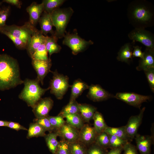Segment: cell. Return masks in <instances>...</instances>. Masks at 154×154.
Listing matches in <instances>:
<instances>
[{"label":"cell","mask_w":154,"mask_h":154,"mask_svg":"<svg viewBox=\"0 0 154 154\" xmlns=\"http://www.w3.org/2000/svg\"><path fill=\"white\" fill-rule=\"evenodd\" d=\"M64 0H44L42 1L44 11L51 14L55 10L59 8L64 2Z\"/></svg>","instance_id":"cell-29"},{"label":"cell","mask_w":154,"mask_h":154,"mask_svg":"<svg viewBox=\"0 0 154 154\" xmlns=\"http://www.w3.org/2000/svg\"><path fill=\"white\" fill-rule=\"evenodd\" d=\"M36 28L29 22L21 26L13 25H5L0 29L10 33L15 37L21 39L27 46L30 42L32 35Z\"/></svg>","instance_id":"cell-5"},{"label":"cell","mask_w":154,"mask_h":154,"mask_svg":"<svg viewBox=\"0 0 154 154\" xmlns=\"http://www.w3.org/2000/svg\"><path fill=\"white\" fill-rule=\"evenodd\" d=\"M93 119L94 121V127L97 134L104 131L108 126L101 114L96 111Z\"/></svg>","instance_id":"cell-26"},{"label":"cell","mask_w":154,"mask_h":154,"mask_svg":"<svg viewBox=\"0 0 154 154\" xmlns=\"http://www.w3.org/2000/svg\"><path fill=\"white\" fill-rule=\"evenodd\" d=\"M143 52V56L140 58L139 65L136 68L138 71H145L154 68V48H146Z\"/></svg>","instance_id":"cell-18"},{"label":"cell","mask_w":154,"mask_h":154,"mask_svg":"<svg viewBox=\"0 0 154 154\" xmlns=\"http://www.w3.org/2000/svg\"><path fill=\"white\" fill-rule=\"evenodd\" d=\"M10 11L9 7L0 10V28L5 25L6 22Z\"/></svg>","instance_id":"cell-42"},{"label":"cell","mask_w":154,"mask_h":154,"mask_svg":"<svg viewBox=\"0 0 154 154\" xmlns=\"http://www.w3.org/2000/svg\"><path fill=\"white\" fill-rule=\"evenodd\" d=\"M89 86L80 79L75 80L71 86V94L70 101L76 99L85 90L88 89Z\"/></svg>","instance_id":"cell-21"},{"label":"cell","mask_w":154,"mask_h":154,"mask_svg":"<svg viewBox=\"0 0 154 154\" xmlns=\"http://www.w3.org/2000/svg\"><path fill=\"white\" fill-rule=\"evenodd\" d=\"M58 136L56 133H50L45 136L47 146L49 150L54 154L55 153L59 142L57 140Z\"/></svg>","instance_id":"cell-31"},{"label":"cell","mask_w":154,"mask_h":154,"mask_svg":"<svg viewBox=\"0 0 154 154\" xmlns=\"http://www.w3.org/2000/svg\"><path fill=\"white\" fill-rule=\"evenodd\" d=\"M23 82L17 60L7 54H0V90L13 88Z\"/></svg>","instance_id":"cell-1"},{"label":"cell","mask_w":154,"mask_h":154,"mask_svg":"<svg viewBox=\"0 0 154 154\" xmlns=\"http://www.w3.org/2000/svg\"><path fill=\"white\" fill-rule=\"evenodd\" d=\"M80 114L83 120L88 122L93 119L96 109L94 107L86 104H79Z\"/></svg>","instance_id":"cell-22"},{"label":"cell","mask_w":154,"mask_h":154,"mask_svg":"<svg viewBox=\"0 0 154 154\" xmlns=\"http://www.w3.org/2000/svg\"><path fill=\"white\" fill-rule=\"evenodd\" d=\"M7 121L0 120V126H7Z\"/></svg>","instance_id":"cell-48"},{"label":"cell","mask_w":154,"mask_h":154,"mask_svg":"<svg viewBox=\"0 0 154 154\" xmlns=\"http://www.w3.org/2000/svg\"><path fill=\"white\" fill-rule=\"evenodd\" d=\"M42 33L44 36L48 33L52 35H54V32L52 30L53 26L50 14L43 11L38 21Z\"/></svg>","instance_id":"cell-20"},{"label":"cell","mask_w":154,"mask_h":154,"mask_svg":"<svg viewBox=\"0 0 154 154\" xmlns=\"http://www.w3.org/2000/svg\"><path fill=\"white\" fill-rule=\"evenodd\" d=\"M145 109V107H143L140 110L138 115L131 116L127 123L125 126L126 133L131 140L135 138L137 134L138 128L142 122Z\"/></svg>","instance_id":"cell-9"},{"label":"cell","mask_w":154,"mask_h":154,"mask_svg":"<svg viewBox=\"0 0 154 154\" xmlns=\"http://www.w3.org/2000/svg\"><path fill=\"white\" fill-rule=\"evenodd\" d=\"M130 43H127L123 46L118 53L117 59L128 64L132 60V49Z\"/></svg>","instance_id":"cell-24"},{"label":"cell","mask_w":154,"mask_h":154,"mask_svg":"<svg viewBox=\"0 0 154 154\" xmlns=\"http://www.w3.org/2000/svg\"><path fill=\"white\" fill-rule=\"evenodd\" d=\"M10 128L16 130H27V129L19 123L12 121H8L7 126Z\"/></svg>","instance_id":"cell-44"},{"label":"cell","mask_w":154,"mask_h":154,"mask_svg":"<svg viewBox=\"0 0 154 154\" xmlns=\"http://www.w3.org/2000/svg\"><path fill=\"white\" fill-rule=\"evenodd\" d=\"M0 32L7 36L19 49H27V44L20 39L15 37L8 32L1 29Z\"/></svg>","instance_id":"cell-34"},{"label":"cell","mask_w":154,"mask_h":154,"mask_svg":"<svg viewBox=\"0 0 154 154\" xmlns=\"http://www.w3.org/2000/svg\"><path fill=\"white\" fill-rule=\"evenodd\" d=\"M56 154H71L70 143L65 140L59 142Z\"/></svg>","instance_id":"cell-37"},{"label":"cell","mask_w":154,"mask_h":154,"mask_svg":"<svg viewBox=\"0 0 154 154\" xmlns=\"http://www.w3.org/2000/svg\"><path fill=\"white\" fill-rule=\"evenodd\" d=\"M36 123L40 125L46 131H52L54 128L51 125L47 117L37 118Z\"/></svg>","instance_id":"cell-39"},{"label":"cell","mask_w":154,"mask_h":154,"mask_svg":"<svg viewBox=\"0 0 154 154\" xmlns=\"http://www.w3.org/2000/svg\"><path fill=\"white\" fill-rule=\"evenodd\" d=\"M107 152L106 149L94 143L87 151L86 154H106Z\"/></svg>","instance_id":"cell-40"},{"label":"cell","mask_w":154,"mask_h":154,"mask_svg":"<svg viewBox=\"0 0 154 154\" xmlns=\"http://www.w3.org/2000/svg\"><path fill=\"white\" fill-rule=\"evenodd\" d=\"M53 104L50 97L41 98L33 107V112L37 118L47 117Z\"/></svg>","instance_id":"cell-11"},{"label":"cell","mask_w":154,"mask_h":154,"mask_svg":"<svg viewBox=\"0 0 154 154\" xmlns=\"http://www.w3.org/2000/svg\"><path fill=\"white\" fill-rule=\"evenodd\" d=\"M114 98L128 104L140 108L142 104L150 100L151 97L133 92H118Z\"/></svg>","instance_id":"cell-7"},{"label":"cell","mask_w":154,"mask_h":154,"mask_svg":"<svg viewBox=\"0 0 154 154\" xmlns=\"http://www.w3.org/2000/svg\"><path fill=\"white\" fill-rule=\"evenodd\" d=\"M129 38L133 41L139 42L144 45L146 48H154L153 37L149 32L141 28H136L128 35Z\"/></svg>","instance_id":"cell-8"},{"label":"cell","mask_w":154,"mask_h":154,"mask_svg":"<svg viewBox=\"0 0 154 154\" xmlns=\"http://www.w3.org/2000/svg\"><path fill=\"white\" fill-rule=\"evenodd\" d=\"M104 131L109 135H113L128 141L131 140L126 133L125 126L118 127L108 126Z\"/></svg>","instance_id":"cell-25"},{"label":"cell","mask_w":154,"mask_h":154,"mask_svg":"<svg viewBox=\"0 0 154 154\" xmlns=\"http://www.w3.org/2000/svg\"><path fill=\"white\" fill-rule=\"evenodd\" d=\"M58 129L56 133L58 136L62 137L69 143H73L79 140V132L76 128L69 125L65 124Z\"/></svg>","instance_id":"cell-15"},{"label":"cell","mask_w":154,"mask_h":154,"mask_svg":"<svg viewBox=\"0 0 154 154\" xmlns=\"http://www.w3.org/2000/svg\"><path fill=\"white\" fill-rule=\"evenodd\" d=\"M45 42L41 44L38 48L31 57L32 59L46 60L48 59Z\"/></svg>","instance_id":"cell-33"},{"label":"cell","mask_w":154,"mask_h":154,"mask_svg":"<svg viewBox=\"0 0 154 154\" xmlns=\"http://www.w3.org/2000/svg\"><path fill=\"white\" fill-rule=\"evenodd\" d=\"M135 139L137 149L141 154H151L153 143V136L142 135L137 134Z\"/></svg>","instance_id":"cell-13"},{"label":"cell","mask_w":154,"mask_h":154,"mask_svg":"<svg viewBox=\"0 0 154 154\" xmlns=\"http://www.w3.org/2000/svg\"><path fill=\"white\" fill-rule=\"evenodd\" d=\"M64 117L66 118L67 124L76 129H81L84 125L83 120L80 114L67 115Z\"/></svg>","instance_id":"cell-28"},{"label":"cell","mask_w":154,"mask_h":154,"mask_svg":"<svg viewBox=\"0 0 154 154\" xmlns=\"http://www.w3.org/2000/svg\"><path fill=\"white\" fill-rule=\"evenodd\" d=\"M32 64L37 73V78L43 85L44 78L51 71L52 63L50 58L46 60L32 59Z\"/></svg>","instance_id":"cell-10"},{"label":"cell","mask_w":154,"mask_h":154,"mask_svg":"<svg viewBox=\"0 0 154 154\" xmlns=\"http://www.w3.org/2000/svg\"><path fill=\"white\" fill-rule=\"evenodd\" d=\"M46 131L42 127L37 123H32L29 127L27 137L29 138L44 136L45 135Z\"/></svg>","instance_id":"cell-30"},{"label":"cell","mask_w":154,"mask_h":154,"mask_svg":"<svg viewBox=\"0 0 154 154\" xmlns=\"http://www.w3.org/2000/svg\"><path fill=\"white\" fill-rule=\"evenodd\" d=\"M80 114L79 104L76 100L70 101L69 103L61 110L59 115L63 117L69 114Z\"/></svg>","instance_id":"cell-27"},{"label":"cell","mask_w":154,"mask_h":154,"mask_svg":"<svg viewBox=\"0 0 154 154\" xmlns=\"http://www.w3.org/2000/svg\"><path fill=\"white\" fill-rule=\"evenodd\" d=\"M151 91L154 92V68L144 71Z\"/></svg>","instance_id":"cell-41"},{"label":"cell","mask_w":154,"mask_h":154,"mask_svg":"<svg viewBox=\"0 0 154 154\" xmlns=\"http://www.w3.org/2000/svg\"><path fill=\"white\" fill-rule=\"evenodd\" d=\"M95 143L105 149L109 148L110 143L109 135L104 131L98 134Z\"/></svg>","instance_id":"cell-32"},{"label":"cell","mask_w":154,"mask_h":154,"mask_svg":"<svg viewBox=\"0 0 154 154\" xmlns=\"http://www.w3.org/2000/svg\"><path fill=\"white\" fill-rule=\"evenodd\" d=\"M132 15L136 21L146 23L151 19L153 14L146 7L143 5H139L133 8Z\"/></svg>","instance_id":"cell-14"},{"label":"cell","mask_w":154,"mask_h":154,"mask_svg":"<svg viewBox=\"0 0 154 154\" xmlns=\"http://www.w3.org/2000/svg\"><path fill=\"white\" fill-rule=\"evenodd\" d=\"M52 72L53 76L49 87L50 92L57 99L60 100L70 86L69 78L67 76L58 73L56 70Z\"/></svg>","instance_id":"cell-4"},{"label":"cell","mask_w":154,"mask_h":154,"mask_svg":"<svg viewBox=\"0 0 154 154\" xmlns=\"http://www.w3.org/2000/svg\"><path fill=\"white\" fill-rule=\"evenodd\" d=\"M1 3H1V2H0V6L1 5Z\"/></svg>","instance_id":"cell-49"},{"label":"cell","mask_w":154,"mask_h":154,"mask_svg":"<svg viewBox=\"0 0 154 154\" xmlns=\"http://www.w3.org/2000/svg\"><path fill=\"white\" fill-rule=\"evenodd\" d=\"M46 37L40 31L36 29L33 33L30 43L27 49L29 54L31 57L39 46L45 42Z\"/></svg>","instance_id":"cell-16"},{"label":"cell","mask_w":154,"mask_h":154,"mask_svg":"<svg viewBox=\"0 0 154 154\" xmlns=\"http://www.w3.org/2000/svg\"><path fill=\"white\" fill-rule=\"evenodd\" d=\"M87 96L94 102L106 100L114 98V96L98 84H92L89 86Z\"/></svg>","instance_id":"cell-12"},{"label":"cell","mask_w":154,"mask_h":154,"mask_svg":"<svg viewBox=\"0 0 154 154\" xmlns=\"http://www.w3.org/2000/svg\"><path fill=\"white\" fill-rule=\"evenodd\" d=\"M64 37L63 44L70 48L74 55L82 52L89 45L93 44V42L91 40L87 41L81 38L77 33H67Z\"/></svg>","instance_id":"cell-6"},{"label":"cell","mask_w":154,"mask_h":154,"mask_svg":"<svg viewBox=\"0 0 154 154\" xmlns=\"http://www.w3.org/2000/svg\"><path fill=\"white\" fill-rule=\"evenodd\" d=\"M70 143L71 154H86V148L81 143L77 141Z\"/></svg>","instance_id":"cell-36"},{"label":"cell","mask_w":154,"mask_h":154,"mask_svg":"<svg viewBox=\"0 0 154 154\" xmlns=\"http://www.w3.org/2000/svg\"><path fill=\"white\" fill-rule=\"evenodd\" d=\"M3 2L14 5L19 8H21L22 4L21 1L19 0H4Z\"/></svg>","instance_id":"cell-46"},{"label":"cell","mask_w":154,"mask_h":154,"mask_svg":"<svg viewBox=\"0 0 154 154\" xmlns=\"http://www.w3.org/2000/svg\"><path fill=\"white\" fill-rule=\"evenodd\" d=\"M40 81L36 78L31 80L26 79L24 81V87L19 95V98L25 102L32 108L41 98L49 88H43L39 85Z\"/></svg>","instance_id":"cell-2"},{"label":"cell","mask_w":154,"mask_h":154,"mask_svg":"<svg viewBox=\"0 0 154 154\" xmlns=\"http://www.w3.org/2000/svg\"><path fill=\"white\" fill-rule=\"evenodd\" d=\"M26 11L29 16V23L35 27L38 22L44 11L42 3L38 4L36 2H33L27 7Z\"/></svg>","instance_id":"cell-19"},{"label":"cell","mask_w":154,"mask_h":154,"mask_svg":"<svg viewBox=\"0 0 154 154\" xmlns=\"http://www.w3.org/2000/svg\"><path fill=\"white\" fill-rule=\"evenodd\" d=\"M110 143L109 148L111 149L123 147L129 141L113 135H109Z\"/></svg>","instance_id":"cell-35"},{"label":"cell","mask_w":154,"mask_h":154,"mask_svg":"<svg viewBox=\"0 0 154 154\" xmlns=\"http://www.w3.org/2000/svg\"><path fill=\"white\" fill-rule=\"evenodd\" d=\"M97 135L94 127L86 124L81 128L79 132V140L84 144H92L95 143Z\"/></svg>","instance_id":"cell-17"},{"label":"cell","mask_w":154,"mask_h":154,"mask_svg":"<svg viewBox=\"0 0 154 154\" xmlns=\"http://www.w3.org/2000/svg\"><path fill=\"white\" fill-rule=\"evenodd\" d=\"M133 50L132 52V56L133 57H138L140 58H143L144 55V52L141 50V47L138 46H133Z\"/></svg>","instance_id":"cell-45"},{"label":"cell","mask_w":154,"mask_h":154,"mask_svg":"<svg viewBox=\"0 0 154 154\" xmlns=\"http://www.w3.org/2000/svg\"><path fill=\"white\" fill-rule=\"evenodd\" d=\"M47 117L51 125L54 129H58L65 124V121L64 117L60 115L48 116Z\"/></svg>","instance_id":"cell-38"},{"label":"cell","mask_w":154,"mask_h":154,"mask_svg":"<svg viewBox=\"0 0 154 154\" xmlns=\"http://www.w3.org/2000/svg\"><path fill=\"white\" fill-rule=\"evenodd\" d=\"M73 12L71 7L59 8L50 14L53 26L56 29L54 35L58 38L64 37L66 27Z\"/></svg>","instance_id":"cell-3"},{"label":"cell","mask_w":154,"mask_h":154,"mask_svg":"<svg viewBox=\"0 0 154 154\" xmlns=\"http://www.w3.org/2000/svg\"><path fill=\"white\" fill-rule=\"evenodd\" d=\"M123 150V154H138L136 147L129 142L124 146Z\"/></svg>","instance_id":"cell-43"},{"label":"cell","mask_w":154,"mask_h":154,"mask_svg":"<svg viewBox=\"0 0 154 154\" xmlns=\"http://www.w3.org/2000/svg\"><path fill=\"white\" fill-rule=\"evenodd\" d=\"M123 149V147L111 149L106 154H121Z\"/></svg>","instance_id":"cell-47"},{"label":"cell","mask_w":154,"mask_h":154,"mask_svg":"<svg viewBox=\"0 0 154 154\" xmlns=\"http://www.w3.org/2000/svg\"><path fill=\"white\" fill-rule=\"evenodd\" d=\"M45 42L46 49L50 57L53 53L59 52L61 47L57 43L58 38L54 35L50 37L46 36Z\"/></svg>","instance_id":"cell-23"}]
</instances>
